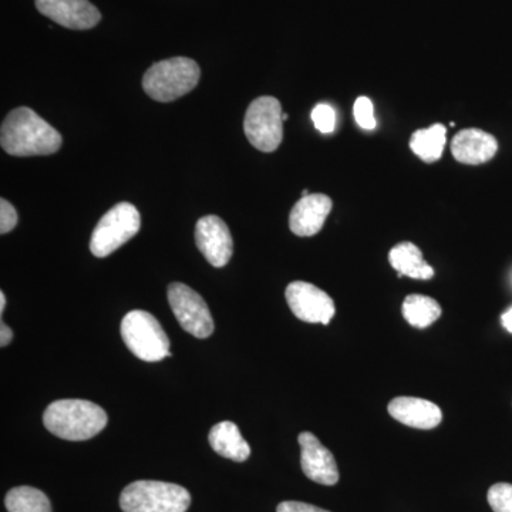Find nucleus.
I'll return each instance as SVG.
<instances>
[{
	"label": "nucleus",
	"mask_w": 512,
	"mask_h": 512,
	"mask_svg": "<svg viewBox=\"0 0 512 512\" xmlns=\"http://www.w3.org/2000/svg\"><path fill=\"white\" fill-rule=\"evenodd\" d=\"M36 8L67 29L89 30L101 20L99 9L89 0H36Z\"/></svg>",
	"instance_id": "11"
},
{
	"label": "nucleus",
	"mask_w": 512,
	"mask_h": 512,
	"mask_svg": "<svg viewBox=\"0 0 512 512\" xmlns=\"http://www.w3.org/2000/svg\"><path fill=\"white\" fill-rule=\"evenodd\" d=\"M487 500L494 512H512V484H494L488 490Z\"/></svg>",
	"instance_id": "21"
},
{
	"label": "nucleus",
	"mask_w": 512,
	"mask_h": 512,
	"mask_svg": "<svg viewBox=\"0 0 512 512\" xmlns=\"http://www.w3.org/2000/svg\"><path fill=\"white\" fill-rule=\"evenodd\" d=\"M353 114H355L356 123L359 124L363 130H375V107H373L372 100L367 97H359L355 101L353 107Z\"/></svg>",
	"instance_id": "23"
},
{
	"label": "nucleus",
	"mask_w": 512,
	"mask_h": 512,
	"mask_svg": "<svg viewBox=\"0 0 512 512\" xmlns=\"http://www.w3.org/2000/svg\"><path fill=\"white\" fill-rule=\"evenodd\" d=\"M402 311L404 319L417 329L429 328L443 313L436 299L419 293H413L404 299Z\"/></svg>",
	"instance_id": "19"
},
{
	"label": "nucleus",
	"mask_w": 512,
	"mask_h": 512,
	"mask_svg": "<svg viewBox=\"0 0 512 512\" xmlns=\"http://www.w3.org/2000/svg\"><path fill=\"white\" fill-rule=\"evenodd\" d=\"M501 325H503L508 332L512 333V308L508 309V311L501 316Z\"/></svg>",
	"instance_id": "27"
},
{
	"label": "nucleus",
	"mask_w": 512,
	"mask_h": 512,
	"mask_svg": "<svg viewBox=\"0 0 512 512\" xmlns=\"http://www.w3.org/2000/svg\"><path fill=\"white\" fill-rule=\"evenodd\" d=\"M13 339L12 329L5 322L0 323V346L5 348Z\"/></svg>",
	"instance_id": "26"
},
{
	"label": "nucleus",
	"mask_w": 512,
	"mask_h": 512,
	"mask_svg": "<svg viewBox=\"0 0 512 512\" xmlns=\"http://www.w3.org/2000/svg\"><path fill=\"white\" fill-rule=\"evenodd\" d=\"M5 505L9 512H52L47 495L28 485L12 488L6 495Z\"/></svg>",
	"instance_id": "20"
},
{
	"label": "nucleus",
	"mask_w": 512,
	"mask_h": 512,
	"mask_svg": "<svg viewBox=\"0 0 512 512\" xmlns=\"http://www.w3.org/2000/svg\"><path fill=\"white\" fill-rule=\"evenodd\" d=\"M276 512H330L323 508L315 507L312 504L301 503V501H284L278 505Z\"/></svg>",
	"instance_id": "25"
},
{
	"label": "nucleus",
	"mask_w": 512,
	"mask_h": 512,
	"mask_svg": "<svg viewBox=\"0 0 512 512\" xmlns=\"http://www.w3.org/2000/svg\"><path fill=\"white\" fill-rule=\"evenodd\" d=\"M286 302L299 320L329 325L335 316V302L328 293L309 282L295 281L285 291Z\"/></svg>",
	"instance_id": "9"
},
{
	"label": "nucleus",
	"mask_w": 512,
	"mask_h": 512,
	"mask_svg": "<svg viewBox=\"0 0 512 512\" xmlns=\"http://www.w3.org/2000/svg\"><path fill=\"white\" fill-rule=\"evenodd\" d=\"M168 303L181 328L198 339L210 338L214 320L204 298L190 286L174 282L168 286Z\"/></svg>",
	"instance_id": "8"
},
{
	"label": "nucleus",
	"mask_w": 512,
	"mask_h": 512,
	"mask_svg": "<svg viewBox=\"0 0 512 512\" xmlns=\"http://www.w3.org/2000/svg\"><path fill=\"white\" fill-rule=\"evenodd\" d=\"M312 120L316 130L322 134H330L336 128L335 109L329 104L320 103L312 111Z\"/></svg>",
	"instance_id": "22"
},
{
	"label": "nucleus",
	"mask_w": 512,
	"mask_h": 512,
	"mask_svg": "<svg viewBox=\"0 0 512 512\" xmlns=\"http://www.w3.org/2000/svg\"><path fill=\"white\" fill-rule=\"evenodd\" d=\"M212 450L220 456L229 458V460L237 461V463H244L251 456V447L241 431H239L237 424L232 421H221L215 424L208 436Z\"/></svg>",
	"instance_id": "16"
},
{
	"label": "nucleus",
	"mask_w": 512,
	"mask_h": 512,
	"mask_svg": "<svg viewBox=\"0 0 512 512\" xmlns=\"http://www.w3.org/2000/svg\"><path fill=\"white\" fill-rule=\"evenodd\" d=\"M195 242L201 254L215 268L227 265L234 254V239L231 232L217 215H207L197 222Z\"/></svg>",
	"instance_id": "10"
},
{
	"label": "nucleus",
	"mask_w": 512,
	"mask_h": 512,
	"mask_svg": "<svg viewBox=\"0 0 512 512\" xmlns=\"http://www.w3.org/2000/svg\"><path fill=\"white\" fill-rule=\"evenodd\" d=\"M389 262L394 271L399 272V278L409 276L419 281H429L434 276V269L424 261L420 248L413 242H402L393 247Z\"/></svg>",
	"instance_id": "17"
},
{
	"label": "nucleus",
	"mask_w": 512,
	"mask_h": 512,
	"mask_svg": "<svg viewBox=\"0 0 512 512\" xmlns=\"http://www.w3.org/2000/svg\"><path fill=\"white\" fill-rule=\"evenodd\" d=\"M62 143L59 131L29 107L10 111L0 128V144L13 157L50 156Z\"/></svg>",
	"instance_id": "1"
},
{
	"label": "nucleus",
	"mask_w": 512,
	"mask_h": 512,
	"mask_svg": "<svg viewBox=\"0 0 512 512\" xmlns=\"http://www.w3.org/2000/svg\"><path fill=\"white\" fill-rule=\"evenodd\" d=\"M387 412L404 426L419 430L436 429L443 420V412L436 403L419 397H396L387 406Z\"/></svg>",
	"instance_id": "13"
},
{
	"label": "nucleus",
	"mask_w": 512,
	"mask_h": 512,
	"mask_svg": "<svg viewBox=\"0 0 512 512\" xmlns=\"http://www.w3.org/2000/svg\"><path fill=\"white\" fill-rule=\"evenodd\" d=\"M301 446V466L309 480L322 485L339 483V470L329 448L320 443L315 434L303 431L298 437Z\"/></svg>",
	"instance_id": "12"
},
{
	"label": "nucleus",
	"mask_w": 512,
	"mask_h": 512,
	"mask_svg": "<svg viewBox=\"0 0 512 512\" xmlns=\"http://www.w3.org/2000/svg\"><path fill=\"white\" fill-rule=\"evenodd\" d=\"M6 308V296L5 293L0 292V313L5 312Z\"/></svg>",
	"instance_id": "28"
},
{
	"label": "nucleus",
	"mask_w": 512,
	"mask_h": 512,
	"mask_svg": "<svg viewBox=\"0 0 512 512\" xmlns=\"http://www.w3.org/2000/svg\"><path fill=\"white\" fill-rule=\"evenodd\" d=\"M141 227L140 212L130 202H119L103 215L90 239V251L97 258H106L136 237Z\"/></svg>",
	"instance_id": "6"
},
{
	"label": "nucleus",
	"mask_w": 512,
	"mask_h": 512,
	"mask_svg": "<svg viewBox=\"0 0 512 512\" xmlns=\"http://www.w3.org/2000/svg\"><path fill=\"white\" fill-rule=\"evenodd\" d=\"M498 141L490 133L478 128H466L451 141V153L458 163L480 165L497 154Z\"/></svg>",
	"instance_id": "15"
},
{
	"label": "nucleus",
	"mask_w": 512,
	"mask_h": 512,
	"mask_svg": "<svg viewBox=\"0 0 512 512\" xmlns=\"http://www.w3.org/2000/svg\"><path fill=\"white\" fill-rule=\"evenodd\" d=\"M446 141V127L443 124H434L429 128L414 131L410 138V148L424 163H434L443 156Z\"/></svg>",
	"instance_id": "18"
},
{
	"label": "nucleus",
	"mask_w": 512,
	"mask_h": 512,
	"mask_svg": "<svg viewBox=\"0 0 512 512\" xmlns=\"http://www.w3.org/2000/svg\"><path fill=\"white\" fill-rule=\"evenodd\" d=\"M282 119H284V121L288 120V114H284V117H282Z\"/></svg>",
	"instance_id": "29"
},
{
	"label": "nucleus",
	"mask_w": 512,
	"mask_h": 512,
	"mask_svg": "<svg viewBox=\"0 0 512 512\" xmlns=\"http://www.w3.org/2000/svg\"><path fill=\"white\" fill-rule=\"evenodd\" d=\"M201 69L188 57H171L154 63L143 77L144 92L160 103L180 99L200 83Z\"/></svg>",
	"instance_id": "3"
},
{
	"label": "nucleus",
	"mask_w": 512,
	"mask_h": 512,
	"mask_svg": "<svg viewBox=\"0 0 512 512\" xmlns=\"http://www.w3.org/2000/svg\"><path fill=\"white\" fill-rule=\"evenodd\" d=\"M19 217L13 205L5 198L0 200V232L2 235L8 234L18 225Z\"/></svg>",
	"instance_id": "24"
},
{
	"label": "nucleus",
	"mask_w": 512,
	"mask_h": 512,
	"mask_svg": "<svg viewBox=\"0 0 512 512\" xmlns=\"http://www.w3.org/2000/svg\"><path fill=\"white\" fill-rule=\"evenodd\" d=\"M284 113L275 97H259L252 101L245 114L244 131L256 150L272 153L284 138Z\"/></svg>",
	"instance_id": "7"
},
{
	"label": "nucleus",
	"mask_w": 512,
	"mask_h": 512,
	"mask_svg": "<svg viewBox=\"0 0 512 512\" xmlns=\"http://www.w3.org/2000/svg\"><path fill=\"white\" fill-rule=\"evenodd\" d=\"M191 495L177 484L141 480L124 488L120 507L124 512H185Z\"/></svg>",
	"instance_id": "4"
},
{
	"label": "nucleus",
	"mask_w": 512,
	"mask_h": 512,
	"mask_svg": "<svg viewBox=\"0 0 512 512\" xmlns=\"http://www.w3.org/2000/svg\"><path fill=\"white\" fill-rule=\"evenodd\" d=\"M120 332L127 348L144 362H160L171 357L167 333L151 313L128 312L121 322Z\"/></svg>",
	"instance_id": "5"
},
{
	"label": "nucleus",
	"mask_w": 512,
	"mask_h": 512,
	"mask_svg": "<svg viewBox=\"0 0 512 512\" xmlns=\"http://www.w3.org/2000/svg\"><path fill=\"white\" fill-rule=\"evenodd\" d=\"M333 202L325 194H309L296 202L289 215V228L298 237H313L325 225Z\"/></svg>",
	"instance_id": "14"
},
{
	"label": "nucleus",
	"mask_w": 512,
	"mask_h": 512,
	"mask_svg": "<svg viewBox=\"0 0 512 512\" xmlns=\"http://www.w3.org/2000/svg\"><path fill=\"white\" fill-rule=\"evenodd\" d=\"M107 421L106 412L89 400H57L43 414L46 429L69 441L93 439L107 426Z\"/></svg>",
	"instance_id": "2"
}]
</instances>
